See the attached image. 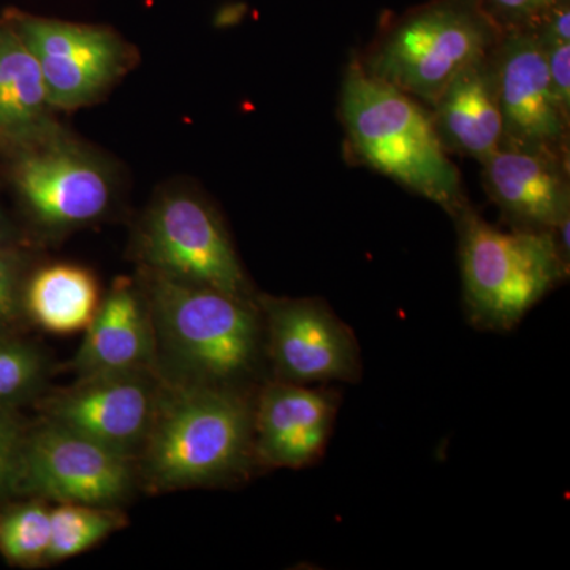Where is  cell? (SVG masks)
Listing matches in <instances>:
<instances>
[{"label": "cell", "mask_w": 570, "mask_h": 570, "mask_svg": "<svg viewBox=\"0 0 570 570\" xmlns=\"http://www.w3.org/2000/svg\"><path fill=\"white\" fill-rule=\"evenodd\" d=\"M151 317L154 370L165 384L247 389L265 362L264 322L247 302L141 268Z\"/></svg>", "instance_id": "obj_1"}, {"label": "cell", "mask_w": 570, "mask_h": 570, "mask_svg": "<svg viewBox=\"0 0 570 570\" xmlns=\"http://www.w3.org/2000/svg\"><path fill=\"white\" fill-rule=\"evenodd\" d=\"M254 397L247 389L184 387L164 382L156 417L137 456L153 493L223 487L249 474Z\"/></svg>", "instance_id": "obj_2"}, {"label": "cell", "mask_w": 570, "mask_h": 570, "mask_svg": "<svg viewBox=\"0 0 570 570\" xmlns=\"http://www.w3.org/2000/svg\"><path fill=\"white\" fill-rule=\"evenodd\" d=\"M341 119L348 146L367 167L456 216L469 205L456 165L430 108L371 77L358 58L348 62L341 88Z\"/></svg>", "instance_id": "obj_3"}, {"label": "cell", "mask_w": 570, "mask_h": 570, "mask_svg": "<svg viewBox=\"0 0 570 570\" xmlns=\"http://www.w3.org/2000/svg\"><path fill=\"white\" fill-rule=\"evenodd\" d=\"M459 227L463 302L469 321L490 332H510L569 273L553 232L491 225L468 205Z\"/></svg>", "instance_id": "obj_4"}, {"label": "cell", "mask_w": 570, "mask_h": 570, "mask_svg": "<svg viewBox=\"0 0 570 570\" xmlns=\"http://www.w3.org/2000/svg\"><path fill=\"white\" fill-rule=\"evenodd\" d=\"M501 33L479 0H430L390 17L358 61L430 108L461 70L493 51Z\"/></svg>", "instance_id": "obj_5"}, {"label": "cell", "mask_w": 570, "mask_h": 570, "mask_svg": "<svg viewBox=\"0 0 570 570\" xmlns=\"http://www.w3.org/2000/svg\"><path fill=\"white\" fill-rule=\"evenodd\" d=\"M137 255L142 269L257 299L223 219L197 195H163L142 219Z\"/></svg>", "instance_id": "obj_6"}, {"label": "cell", "mask_w": 570, "mask_h": 570, "mask_svg": "<svg viewBox=\"0 0 570 570\" xmlns=\"http://www.w3.org/2000/svg\"><path fill=\"white\" fill-rule=\"evenodd\" d=\"M138 485L137 460L45 420L29 425L14 498L119 508Z\"/></svg>", "instance_id": "obj_7"}, {"label": "cell", "mask_w": 570, "mask_h": 570, "mask_svg": "<svg viewBox=\"0 0 570 570\" xmlns=\"http://www.w3.org/2000/svg\"><path fill=\"white\" fill-rule=\"evenodd\" d=\"M40 63L52 110H75L99 99L130 67L129 45L104 26L37 17L18 9L2 14Z\"/></svg>", "instance_id": "obj_8"}, {"label": "cell", "mask_w": 570, "mask_h": 570, "mask_svg": "<svg viewBox=\"0 0 570 570\" xmlns=\"http://www.w3.org/2000/svg\"><path fill=\"white\" fill-rule=\"evenodd\" d=\"M265 356L275 379L294 384H354L362 377L358 341L318 298L257 295Z\"/></svg>", "instance_id": "obj_9"}, {"label": "cell", "mask_w": 570, "mask_h": 570, "mask_svg": "<svg viewBox=\"0 0 570 570\" xmlns=\"http://www.w3.org/2000/svg\"><path fill=\"white\" fill-rule=\"evenodd\" d=\"M11 159L18 197L43 230L58 234L82 227L110 208L111 179L102 163L67 141L58 129Z\"/></svg>", "instance_id": "obj_10"}, {"label": "cell", "mask_w": 570, "mask_h": 570, "mask_svg": "<svg viewBox=\"0 0 570 570\" xmlns=\"http://www.w3.org/2000/svg\"><path fill=\"white\" fill-rule=\"evenodd\" d=\"M163 389L154 370L77 377L70 387L40 397L41 420L137 460Z\"/></svg>", "instance_id": "obj_11"}, {"label": "cell", "mask_w": 570, "mask_h": 570, "mask_svg": "<svg viewBox=\"0 0 570 570\" xmlns=\"http://www.w3.org/2000/svg\"><path fill=\"white\" fill-rule=\"evenodd\" d=\"M502 121V146L569 157L570 116L551 88L538 33L502 32L490 52Z\"/></svg>", "instance_id": "obj_12"}, {"label": "cell", "mask_w": 570, "mask_h": 570, "mask_svg": "<svg viewBox=\"0 0 570 570\" xmlns=\"http://www.w3.org/2000/svg\"><path fill=\"white\" fill-rule=\"evenodd\" d=\"M340 397L330 389L279 381L254 401V453L261 466L303 469L324 455Z\"/></svg>", "instance_id": "obj_13"}, {"label": "cell", "mask_w": 570, "mask_h": 570, "mask_svg": "<svg viewBox=\"0 0 570 570\" xmlns=\"http://www.w3.org/2000/svg\"><path fill=\"white\" fill-rule=\"evenodd\" d=\"M482 176L515 227L553 232L570 216L569 157L501 146L483 160Z\"/></svg>", "instance_id": "obj_14"}, {"label": "cell", "mask_w": 570, "mask_h": 570, "mask_svg": "<svg viewBox=\"0 0 570 570\" xmlns=\"http://www.w3.org/2000/svg\"><path fill=\"white\" fill-rule=\"evenodd\" d=\"M82 333L85 340L69 365L77 377L154 370L151 317L140 284L116 279Z\"/></svg>", "instance_id": "obj_15"}, {"label": "cell", "mask_w": 570, "mask_h": 570, "mask_svg": "<svg viewBox=\"0 0 570 570\" xmlns=\"http://www.w3.org/2000/svg\"><path fill=\"white\" fill-rule=\"evenodd\" d=\"M431 118L449 154L482 164L504 142V121L490 55L469 63L430 107Z\"/></svg>", "instance_id": "obj_16"}, {"label": "cell", "mask_w": 570, "mask_h": 570, "mask_svg": "<svg viewBox=\"0 0 570 570\" xmlns=\"http://www.w3.org/2000/svg\"><path fill=\"white\" fill-rule=\"evenodd\" d=\"M51 111L39 61L0 17V151L13 156L55 132Z\"/></svg>", "instance_id": "obj_17"}, {"label": "cell", "mask_w": 570, "mask_h": 570, "mask_svg": "<svg viewBox=\"0 0 570 570\" xmlns=\"http://www.w3.org/2000/svg\"><path fill=\"white\" fill-rule=\"evenodd\" d=\"M100 302L102 296L94 273L71 264L31 269L22 294L29 324L56 335L85 332L96 317Z\"/></svg>", "instance_id": "obj_18"}, {"label": "cell", "mask_w": 570, "mask_h": 570, "mask_svg": "<svg viewBox=\"0 0 570 570\" xmlns=\"http://www.w3.org/2000/svg\"><path fill=\"white\" fill-rule=\"evenodd\" d=\"M50 546V502L14 498L0 508V557L10 566L22 569L47 566Z\"/></svg>", "instance_id": "obj_19"}, {"label": "cell", "mask_w": 570, "mask_h": 570, "mask_svg": "<svg viewBox=\"0 0 570 570\" xmlns=\"http://www.w3.org/2000/svg\"><path fill=\"white\" fill-rule=\"evenodd\" d=\"M119 508L89 504H56L51 508V546L48 564H58L99 546L127 527Z\"/></svg>", "instance_id": "obj_20"}, {"label": "cell", "mask_w": 570, "mask_h": 570, "mask_svg": "<svg viewBox=\"0 0 570 570\" xmlns=\"http://www.w3.org/2000/svg\"><path fill=\"white\" fill-rule=\"evenodd\" d=\"M50 362L36 344L20 336L0 337V409H20L40 400Z\"/></svg>", "instance_id": "obj_21"}, {"label": "cell", "mask_w": 570, "mask_h": 570, "mask_svg": "<svg viewBox=\"0 0 570 570\" xmlns=\"http://www.w3.org/2000/svg\"><path fill=\"white\" fill-rule=\"evenodd\" d=\"M31 269V257L20 246L0 249V337L20 336L29 324L22 294Z\"/></svg>", "instance_id": "obj_22"}, {"label": "cell", "mask_w": 570, "mask_h": 570, "mask_svg": "<svg viewBox=\"0 0 570 570\" xmlns=\"http://www.w3.org/2000/svg\"><path fill=\"white\" fill-rule=\"evenodd\" d=\"M28 428L18 409H0V508L14 499Z\"/></svg>", "instance_id": "obj_23"}, {"label": "cell", "mask_w": 570, "mask_h": 570, "mask_svg": "<svg viewBox=\"0 0 570 570\" xmlns=\"http://www.w3.org/2000/svg\"><path fill=\"white\" fill-rule=\"evenodd\" d=\"M501 32L530 31L553 6V0H479Z\"/></svg>", "instance_id": "obj_24"}, {"label": "cell", "mask_w": 570, "mask_h": 570, "mask_svg": "<svg viewBox=\"0 0 570 570\" xmlns=\"http://www.w3.org/2000/svg\"><path fill=\"white\" fill-rule=\"evenodd\" d=\"M540 43L546 52L551 88L562 110L570 116V41L540 40Z\"/></svg>", "instance_id": "obj_25"}, {"label": "cell", "mask_w": 570, "mask_h": 570, "mask_svg": "<svg viewBox=\"0 0 570 570\" xmlns=\"http://www.w3.org/2000/svg\"><path fill=\"white\" fill-rule=\"evenodd\" d=\"M10 246H17V242H14L13 230H11L9 220L0 213V249Z\"/></svg>", "instance_id": "obj_26"}, {"label": "cell", "mask_w": 570, "mask_h": 570, "mask_svg": "<svg viewBox=\"0 0 570 570\" xmlns=\"http://www.w3.org/2000/svg\"><path fill=\"white\" fill-rule=\"evenodd\" d=\"M557 2H570V0H553V3H557Z\"/></svg>", "instance_id": "obj_27"}]
</instances>
